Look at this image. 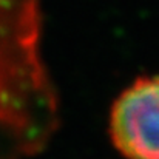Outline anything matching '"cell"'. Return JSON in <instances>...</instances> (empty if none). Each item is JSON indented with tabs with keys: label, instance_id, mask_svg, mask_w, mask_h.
Returning a JSON list of instances; mask_svg holds the SVG:
<instances>
[{
	"label": "cell",
	"instance_id": "cell-2",
	"mask_svg": "<svg viewBox=\"0 0 159 159\" xmlns=\"http://www.w3.org/2000/svg\"><path fill=\"white\" fill-rule=\"evenodd\" d=\"M108 133L127 159H159V76L134 79L114 99Z\"/></svg>",
	"mask_w": 159,
	"mask_h": 159
},
{
	"label": "cell",
	"instance_id": "cell-1",
	"mask_svg": "<svg viewBox=\"0 0 159 159\" xmlns=\"http://www.w3.org/2000/svg\"><path fill=\"white\" fill-rule=\"evenodd\" d=\"M42 28V0H0V159L37 156L60 125Z\"/></svg>",
	"mask_w": 159,
	"mask_h": 159
}]
</instances>
